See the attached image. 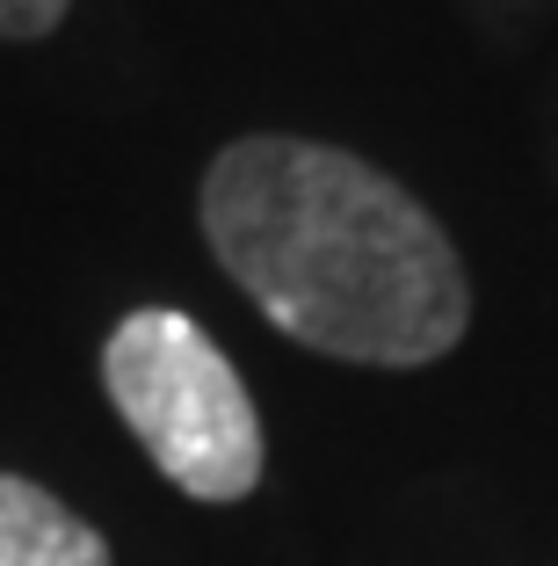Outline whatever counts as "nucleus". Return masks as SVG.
<instances>
[{
  "instance_id": "obj_1",
  "label": "nucleus",
  "mask_w": 558,
  "mask_h": 566,
  "mask_svg": "<svg viewBox=\"0 0 558 566\" xmlns=\"http://www.w3.org/2000/svg\"><path fill=\"white\" fill-rule=\"evenodd\" d=\"M203 233L291 342L341 364H435L472 313L443 226L392 175L313 138H240L218 153Z\"/></svg>"
},
{
  "instance_id": "obj_2",
  "label": "nucleus",
  "mask_w": 558,
  "mask_h": 566,
  "mask_svg": "<svg viewBox=\"0 0 558 566\" xmlns=\"http://www.w3.org/2000/svg\"><path fill=\"white\" fill-rule=\"evenodd\" d=\"M124 429L146 443V458L197 501H240L262 480V415L246 400L240 370L225 364L211 334L189 313L146 305L109 334L102 349Z\"/></svg>"
},
{
  "instance_id": "obj_3",
  "label": "nucleus",
  "mask_w": 558,
  "mask_h": 566,
  "mask_svg": "<svg viewBox=\"0 0 558 566\" xmlns=\"http://www.w3.org/2000/svg\"><path fill=\"white\" fill-rule=\"evenodd\" d=\"M0 566H109V545L59 494L0 472Z\"/></svg>"
},
{
  "instance_id": "obj_4",
  "label": "nucleus",
  "mask_w": 558,
  "mask_h": 566,
  "mask_svg": "<svg viewBox=\"0 0 558 566\" xmlns=\"http://www.w3.org/2000/svg\"><path fill=\"white\" fill-rule=\"evenodd\" d=\"M66 8L73 0H0V36H44V30H59Z\"/></svg>"
}]
</instances>
